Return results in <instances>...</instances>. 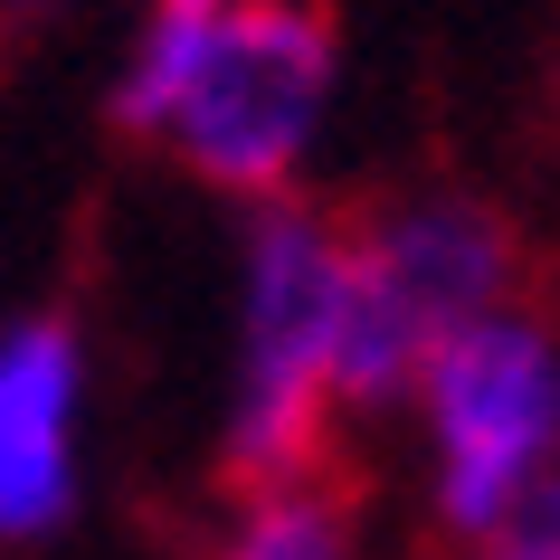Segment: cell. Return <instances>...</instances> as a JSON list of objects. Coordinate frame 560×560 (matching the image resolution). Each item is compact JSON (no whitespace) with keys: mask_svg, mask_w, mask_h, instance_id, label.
I'll return each instance as SVG.
<instances>
[{"mask_svg":"<svg viewBox=\"0 0 560 560\" xmlns=\"http://www.w3.org/2000/svg\"><path fill=\"white\" fill-rule=\"evenodd\" d=\"M342 257L352 229L304 200H257L237 257V381L219 428V475L237 494L324 466L332 361H342Z\"/></svg>","mask_w":560,"mask_h":560,"instance_id":"obj_1","label":"cell"},{"mask_svg":"<svg viewBox=\"0 0 560 560\" xmlns=\"http://www.w3.org/2000/svg\"><path fill=\"white\" fill-rule=\"evenodd\" d=\"M513 229L485 200H409L352 229L342 257V361H332V409H389L409 399L428 352L475 314L513 304Z\"/></svg>","mask_w":560,"mask_h":560,"instance_id":"obj_2","label":"cell"},{"mask_svg":"<svg viewBox=\"0 0 560 560\" xmlns=\"http://www.w3.org/2000/svg\"><path fill=\"white\" fill-rule=\"evenodd\" d=\"M428 418V503L446 541H475L560 466V332L523 304L475 314L418 371Z\"/></svg>","mask_w":560,"mask_h":560,"instance_id":"obj_3","label":"cell"},{"mask_svg":"<svg viewBox=\"0 0 560 560\" xmlns=\"http://www.w3.org/2000/svg\"><path fill=\"white\" fill-rule=\"evenodd\" d=\"M332 77H342V30L324 0H237L162 133L190 162V180L229 200H285V180L324 133Z\"/></svg>","mask_w":560,"mask_h":560,"instance_id":"obj_4","label":"cell"},{"mask_svg":"<svg viewBox=\"0 0 560 560\" xmlns=\"http://www.w3.org/2000/svg\"><path fill=\"white\" fill-rule=\"evenodd\" d=\"M77 399L86 361L67 324L0 332V541H38L77 513Z\"/></svg>","mask_w":560,"mask_h":560,"instance_id":"obj_5","label":"cell"},{"mask_svg":"<svg viewBox=\"0 0 560 560\" xmlns=\"http://www.w3.org/2000/svg\"><path fill=\"white\" fill-rule=\"evenodd\" d=\"M209 560H361V513L342 485H324V466L285 475V485L237 494V523Z\"/></svg>","mask_w":560,"mask_h":560,"instance_id":"obj_6","label":"cell"},{"mask_svg":"<svg viewBox=\"0 0 560 560\" xmlns=\"http://www.w3.org/2000/svg\"><path fill=\"white\" fill-rule=\"evenodd\" d=\"M237 0H152L143 30H133V48H124V77H115V124L124 133H162L180 105V86L200 77L209 38L229 30Z\"/></svg>","mask_w":560,"mask_h":560,"instance_id":"obj_7","label":"cell"},{"mask_svg":"<svg viewBox=\"0 0 560 560\" xmlns=\"http://www.w3.org/2000/svg\"><path fill=\"white\" fill-rule=\"evenodd\" d=\"M456 560H560V466L541 475L503 523H485L475 541H456Z\"/></svg>","mask_w":560,"mask_h":560,"instance_id":"obj_8","label":"cell"}]
</instances>
